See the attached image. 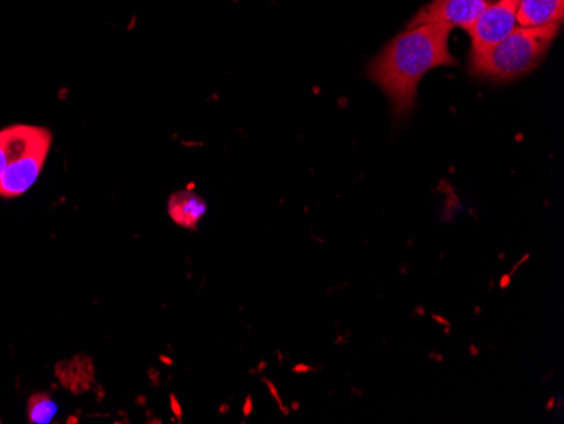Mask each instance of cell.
<instances>
[{"label": "cell", "mask_w": 564, "mask_h": 424, "mask_svg": "<svg viewBox=\"0 0 564 424\" xmlns=\"http://www.w3.org/2000/svg\"><path fill=\"white\" fill-rule=\"evenodd\" d=\"M560 26L516 28L489 52L471 56V73L492 81H512L540 66Z\"/></svg>", "instance_id": "obj_2"}, {"label": "cell", "mask_w": 564, "mask_h": 424, "mask_svg": "<svg viewBox=\"0 0 564 424\" xmlns=\"http://www.w3.org/2000/svg\"><path fill=\"white\" fill-rule=\"evenodd\" d=\"M53 132L31 123H12L0 129V176L11 164L33 151L36 145L51 141Z\"/></svg>", "instance_id": "obj_6"}, {"label": "cell", "mask_w": 564, "mask_h": 424, "mask_svg": "<svg viewBox=\"0 0 564 424\" xmlns=\"http://www.w3.org/2000/svg\"><path fill=\"white\" fill-rule=\"evenodd\" d=\"M519 0H496L481 12L474 26L468 30L471 37V56L489 52L490 47L506 40L518 28Z\"/></svg>", "instance_id": "obj_3"}, {"label": "cell", "mask_w": 564, "mask_h": 424, "mask_svg": "<svg viewBox=\"0 0 564 424\" xmlns=\"http://www.w3.org/2000/svg\"><path fill=\"white\" fill-rule=\"evenodd\" d=\"M58 413V406L46 392H37L31 395L28 403V420L33 424H47Z\"/></svg>", "instance_id": "obj_9"}, {"label": "cell", "mask_w": 564, "mask_h": 424, "mask_svg": "<svg viewBox=\"0 0 564 424\" xmlns=\"http://www.w3.org/2000/svg\"><path fill=\"white\" fill-rule=\"evenodd\" d=\"M453 30L455 28L445 22L409 26L370 63V80L388 95L395 116H409L414 109L417 87L426 73L440 66L456 65L449 52Z\"/></svg>", "instance_id": "obj_1"}, {"label": "cell", "mask_w": 564, "mask_h": 424, "mask_svg": "<svg viewBox=\"0 0 564 424\" xmlns=\"http://www.w3.org/2000/svg\"><path fill=\"white\" fill-rule=\"evenodd\" d=\"M564 15V0H519L518 26H561Z\"/></svg>", "instance_id": "obj_7"}, {"label": "cell", "mask_w": 564, "mask_h": 424, "mask_svg": "<svg viewBox=\"0 0 564 424\" xmlns=\"http://www.w3.org/2000/svg\"><path fill=\"white\" fill-rule=\"evenodd\" d=\"M51 145H53V139L36 145L33 151H30L4 171V174L0 176V198H19V196L33 188L34 183L43 173L44 164H46L47 156H50Z\"/></svg>", "instance_id": "obj_4"}, {"label": "cell", "mask_w": 564, "mask_h": 424, "mask_svg": "<svg viewBox=\"0 0 564 424\" xmlns=\"http://www.w3.org/2000/svg\"><path fill=\"white\" fill-rule=\"evenodd\" d=\"M496 0H434L423 9L409 26L426 24V22H445L452 28L468 31L480 18L485 9Z\"/></svg>", "instance_id": "obj_5"}, {"label": "cell", "mask_w": 564, "mask_h": 424, "mask_svg": "<svg viewBox=\"0 0 564 424\" xmlns=\"http://www.w3.org/2000/svg\"><path fill=\"white\" fill-rule=\"evenodd\" d=\"M171 220L183 229L196 230L202 218L207 214V202L189 189L173 193L167 202Z\"/></svg>", "instance_id": "obj_8"}]
</instances>
